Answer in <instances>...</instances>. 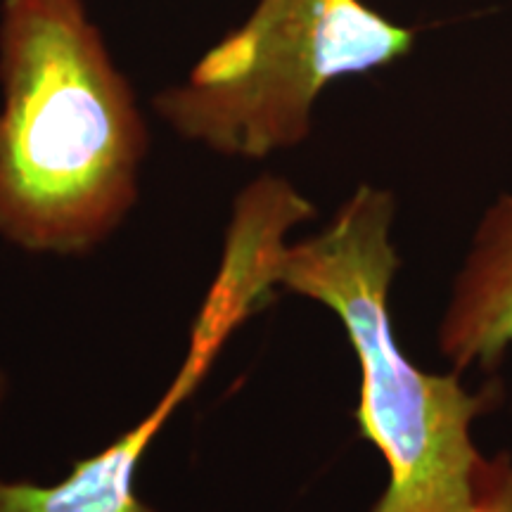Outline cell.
Instances as JSON below:
<instances>
[{"label":"cell","instance_id":"1","mask_svg":"<svg viewBox=\"0 0 512 512\" xmlns=\"http://www.w3.org/2000/svg\"><path fill=\"white\" fill-rule=\"evenodd\" d=\"M0 95V238L91 254L136 207L150 133L83 0H3Z\"/></svg>","mask_w":512,"mask_h":512},{"label":"cell","instance_id":"2","mask_svg":"<svg viewBox=\"0 0 512 512\" xmlns=\"http://www.w3.org/2000/svg\"><path fill=\"white\" fill-rule=\"evenodd\" d=\"M394 221V192L361 183L316 235L278 249L273 283L335 313L354 351L358 437L387 465L368 512H475L486 456L472 427L503 389L491 382L472 392L456 370L427 373L403 351L389 309L401 268Z\"/></svg>","mask_w":512,"mask_h":512},{"label":"cell","instance_id":"3","mask_svg":"<svg viewBox=\"0 0 512 512\" xmlns=\"http://www.w3.org/2000/svg\"><path fill=\"white\" fill-rule=\"evenodd\" d=\"M415 43L418 31L366 0H259L152 107L188 143L230 159H266L311 136L325 88L392 67Z\"/></svg>","mask_w":512,"mask_h":512},{"label":"cell","instance_id":"4","mask_svg":"<svg viewBox=\"0 0 512 512\" xmlns=\"http://www.w3.org/2000/svg\"><path fill=\"white\" fill-rule=\"evenodd\" d=\"M316 207L287 178L264 174L235 197L219 271L204 299L185 361L162 399L110 446L74 463L55 484L0 477V512H155L136 491L147 448L178 408L197 392L233 332L278 290L273 268L292 228Z\"/></svg>","mask_w":512,"mask_h":512},{"label":"cell","instance_id":"5","mask_svg":"<svg viewBox=\"0 0 512 512\" xmlns=\"http://www.w3.org/2000/svg\"><path fill=\"white\" fill-rule=\"evenodd\" d=\"M451 370L496 373L512 354V192L477 221L437 330Z\"/></svg>","mask_w":512,"mask_h":512},{"label":"cell","instance_id":"6","mask_svg":"<svg viewBox=\"0 0 512 512\" xmlns=\"http://www.w3.org/2000/svg\"><path fill=\"white\" fill-rule=\"evenodd\" d=\"M475 512H512V456L486 458L477 477Z\"/></svg>","mask_w":512,"mask_h":512},{"label":"cell","instance_id":"7","mask_svg":"<svg viewBox=\"0 0 512 512\" xmlns=\"http://www.w3.org/2000/svg\"><path fill=\"white\" fill-rule=\"evenodd\" d=\"M8 394H10V377L3 368H0V413H3V406H5V401H8Z\"/></svg>","mask_w":512,"mask_h":512}]
</instances>
